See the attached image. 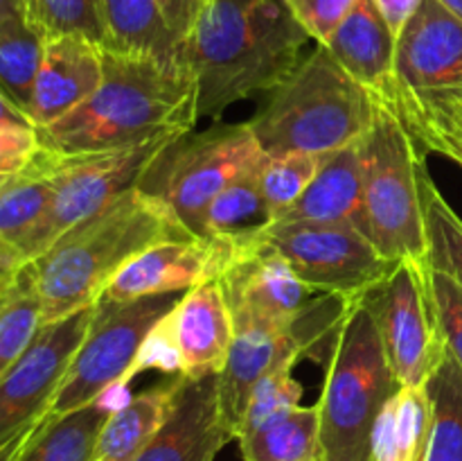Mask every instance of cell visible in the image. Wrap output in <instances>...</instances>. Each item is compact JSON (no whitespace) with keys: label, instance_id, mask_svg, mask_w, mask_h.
Listing matches in <instances>:
<instances>
[{"label":"cell","instance_id":"cell-1","mask_svg":"<svg viewBox=\"0 0 462 461\" xmlns=\"http://www.w3.org/2000/svg\"><path fill=\"white\" fill-rule=\"evenodd\" d=\"M104 80L84 104L39 131L41 145L61 156L122 152L167 143L199 120V90L185 63L102 48Z\"/></svg>","mask_w":462,"mask_h":461},{"label":"cell","instance_id":"cell-2","mask_svg":"<svg viewBox=\"0 0 462 461\" xmlns=\"http://www.w3.org/2000/svg\"><path fill=\"white\" fill-rule=\"evenodd\" d=\"M311 36L284 0H208L183 41L199 90V118H221L266 93L298 66Z\"/></svg>","mask_w":462,"mask_h":461},{"label":"cell","instance_id":"cell-3","mask_svg":"<svg viewBox=\"0 0 462 461\" xmlns=\"http://www.w3.org/2000/svg\"><path fill=\"white\" fill-rule=\"evenodd\" d=\"M189 233L161 202L131 188L25 262L43 325L95 306L117 271L165 240Z\"/></svg>","mask_w":462,"mask_h":461},{"label":"cell","instance_id":"cell-4","mask_svg":"<svg viewBox=\"0 0 462 461\" xmlns=\"http://www.w3.org/2000/svg\"><path fill=\"white\" fill-rule=\"evenodd\" d=\"M377 99L352 80L323 43L271 90L248 120L264 154L314 156L359 143L368 134Z\"/></svg>","mask_w":462,"mask_h":461},{"label":"cell","instance_id":"cell-5","mask_svg":"<svg viewBox=\"0 0 462 461\" xmlns=\"http://www.w3.org/2000/svg\"><path fill=\"white\" fill-rule=\"evenodd\" d=\"M382 337L361 298H352L328 360L320 414V459L370 461V437L383 405L400 391Z\"/></svg>","mask_w":462,"mask_h":461},{"label":"cell","instance_id":"cell-6","mask_svg":"<svg viewBox=\"0 0 462 461\" xmlns=\"http://www.w3.org/2000/svg\"><path fill=\"white\" fill-rule=\"evenodd\" d=\"M368 238L386 260L427 262L420 167L424 154L404 122L377 102L374 120L361 138Z\"/></svg>","mask_w":462,"mask_h":461},{"label":"cell","instance_id":"cell-7","mask_svg":"<svg viewBox=\"0 0 462 461\" xmlns=\"http://www.w3.org/2000/svg\"><path fill=\"white\" fill-rule=\"evenodd\" d=\"M262 156L248 120L192 129L156 154L135 188L161 202L189 233L203 235L212 199Z\"/></svg>","mask_w":462,"mask_h":461},{"label":"cell","instance_id":"cell-8","mask_svg":"<svg viewBox=\"0 0 462 461\" xmlns=\"http://www.w3.org/2000/svg\"><path fill=\"white\" fill-rule=\"evenodd\" d=\"M185 292L153 294L134 301L95 303V315L72 355L50 414L61 416L90 405L134 378V366L158 324Z\"/></svg>","mask_w":462,"mask_h":461},{"label":"cell","instance_id":"cell-9","mask_svg":"<svg viewBox=\"0 0 462 461\" xmlns=\"http://www.w3.org/2000/svg\"><path fill=\"white\" fill-rule=\"evenodd\" d=\"M359 298L377 325L397 382L427 387L447 355L427 262L400 260Z\"/></svg>","mask_w":462,"mask_h":461},{"label":"cell","instance_id":"cell-10","mask_svg":"<svg viewBox=\"0 0 462 461\" xmlns=\"http://www.w3.org/2000/svg\"><path fill=\"white\" fill-rule=\"evenodd\" d=\"M458 102H462V21L438 0H422L397 34L393 113L411 127Z\"/></svg>","mask_w":462,"mask_h":461},{"label":"cell","instance_id":"cell-11","mask_svg":"<svg viewBox=\"0 0 462 461\" xmlns=\"http://www.w3.org/2000/svg\"><path fill=\"white\" fill-rule=\"evenodd\" d=\"M260 240L273 247L314 292L341 298L361 296L397 265L352 224L278 220L260 230Z\"/></svg>","mask_w":462,"mask_h":461},{"label":"cell","instance_id":"cell-12","mask_svg":"<svg viewBox=\"0 0 462 461\" xmlns=\"http://www.w3.org/2000/svg\"><path fill=\"white\" fill-rule=\"evenodd\" d=\"M170 143V140H167ZM167 143L84 156L54 154V193L43 220L18 247V265L48 251L61 235L93 217L126 190L135 188L143 172Z\"/></svg>","mask_w":462,"mask_h":461},{"label":"cell","instance_id":"cell-13","mask_svg":"<svg viewBox=\"0 0 462 461\" xmlns=\"http://www.w3.org/2000/svg\"><path fill=\"white\" fill-rule=\"evenodd\" d=\"M323 316L307 306L293 324L235 321V339L219 373L221 416L230 437L237 438L244 411L255 384L271 371L293 366L311 346L328 337Z\"/></svg>","mask_w":462,"mask_h":461},{"label":"cell","instance_id":"cell-14","mask_svg":"<svg viewBox=\"0 0 462 461\" xmlns=\"http://www.w3.org/2000/svg\"><path fill=\"white\" fill-rule=\"evenodd\" d=\"M93 315L90 306L43 325L25 355L0 378V443L50 414Z\"/></svg>","mask_w":462,"mask_h":461},{"label":"cell","instance_id":"cell-15","mask_svg":"<svg viewBox=\"0 0 462 461\" xmlns=\"http://www.w3.org/2000/svg\"><path fill=\"white\" fill-rule=\"evenodd\" d=\"M242 238H188L153 244L122 267L104 289L106 301H134L153 294L188 292L199 285L215 283L239 251Z\"/></svg>","mask_w":462,"mask_h":461},{"label":"cell","instance_id":"cell-16","mask_svg":"<svg viewBox=\"0 0 462 461\" xmlns=\"http://www.w3.org/2000/svg\"><path fill=\"white\" fill-rule=\"evenodd\" d=\"M219 285L233 321L293 324L316 294L273 247L262 242L260 233L242 238L237 256Z\"/></svg>","mask_w":462,"mask_h":461},{"label":"cell","instance_id":"cell-17","mask_svg":"<svg viewBox=\"0 0 462 461\" xmlns=\"http://www.w3.org/2000/svg\"><path fill=\"white\" fill-rule=\"evenodd\" d=\"M233 441L221 416L219 373L180 380L174 407L135 461H215Z\"/></svg>","mask_w":462,"mask_h":461},{"label":"cell","instance_id":"cell-18","mask_svg":"<svg viewBox=\"0 0 462 461\" xmlns=\"http://www.w3.org/2000/svg\"><path fill=\"white\" fill-rule=\"evenodd\" d=\"M102 80V45L77 34L48 39L27 108L32 125L43 129L66 118L99 89Z\"/></svg>","mask_w":462,"mask_h":461},{"label":"cell","instance_id":"cell-19","mask_svg":"<svg viewBox=\"0 0 462 461\" xmlns=\"http://www.w3.org/2000/svg\"><path fill=\"white\" fill-rule=\"evenodd\" d=\"M323 45L352 80L373 93L377 102L393 108L397 34L383 18L377 0H356Z\"/></svg>","mask_w":462,"mask_h":461},{"label":"cell","instance_id":"cell-20","mask_svg":"<svg viewBox=\"0 0 462 461\" xmlns=\"http://www.w3.org/2000/svg\"><path fill=\"white\" fill-rule=\"evenodd\" d=\"M174 333L180 373L199 378L221 373L235 339V321L219 280L188 289L167 315Z\"/></svg>","mask_w":462,"mask_h":461},{"label":"cell","instance_id":"cell-21","mask_svg":"<svg viewBox=\"0 0 462 461\" xmlns=\"http://www.w3.org/2000/svg\"><path fill=\"white\" fill-rule=\"evenodd\" d=\"M280 220L352 224L361 233L368 235L364 202V147H361V140L323 154L311 183L307 185L300 199Z\"/></svg>","mask_w":462,"mask_h":461},{"label":"cell","instance_id":"cell-22","mask_svg":"<svg viewBox=\"0 0 462 461\" xmlns=\"http://www.w3.org/2000/svg\"><path fill=\"white\" fill-rule=\"evenodd\" d=\"M183 373H167L162 382L117 405L99 429L93 461H135L170 419Z\"/></svg>","mask_w":462,"mask_h":461},{"label":"cell","instance_id":"cell-23","mask_svg":"<svg viewBox=\"0 0 462 461\" xmlns=\"http://www.w3.org/2000/svg\"><path fill=\"white\" fill-rule=\"evenodd\" d=\"M106 45L113 52L185 63L183 41L165 21L158 0H99Z\"/></svg>","mask_w":462,"mask_h":461},{"label":"cell","instance_id":"cell-24","mask_svg":"<svg viewBox=\"0 0 462 461\" xmlns=\"http://www.w3.org/2000/svg\"><path fill=\"white\" fill-rule=\"evenodd\" d=\"M433 405L427 387H400L370 437V461H427Z\"/></svg>","mask_w":462,"mask_h":461},{"label":"cell","instance_id":"cell-25","mask_svg":"<svg viewBox=\"0 0 462 461\" xmlns=\"http://www.w3.org/2000/svg\"><path fill=\"white\" fill-rule=\"evenodd\" d=\"M52 193L54 154L45 147H41L25 170L7 176L0 185V247L12 253L14 260L18 247L43 220Z\"/></svg>","mask_w":462,"mask_h":461},{"label":"cell","instance_id":"cell-26","mask_svg":"<svg viewBox=\"0 0 462 461\" xmlns=\"http://www.w3.org/2000/svg\"><path fill=\"white\" fill-rule=\"evenodd\" d=\"M113 409L106 393L68 414H48L18 461H93L99 429Z\"/></svg>","mask_w":462,"mask_h":461},{"label":"cell","instance_id":"cell-27","mask_svg":"<svg viewBox=\"0 0 462 461\" xmlns=\"http://www.w3.org/2000/svg\"><path fill=\"white\" fill-rule=\"evenodd\" d=\"M237 441L244 461H320L319 405L296 407Z\"/></svg>","mask_w":462,"mask_h":461},{"label":"cell","instance_id":"cell-28","mask_svg":"<svg viewBox=\"0 0 462 461\" xmlns=\"http://www.w3.org/2000/svg\"><path fill=\"white\" fill-rule=\"evenodd\" d=\"M262 161L264 156L212 199L203 220V238H246L273 221L260 185Z\"/></svg>","mask_w":462,"mask_h":461},{"label":"cell","instance_id":"cell-29","mask_svg":"<svg viewBox=\"0 0 462 461\" xmlns=\"http://www.w3.org/2000/svg\"><path fill=\"white\" fill-rule=\"evenodd\" d=\"M433 405L427 461H462V369L449 351L427 382Z\"/></svg>","mask_w":462,"mask_h":461},{"label":"cell","instance_id":"cell-30","mask_svg":"<svg viewBox=\"0 0 462 461\" xmlns=\"http://www.w3.org/2000/svg\"><path fill=\"white\" fill-rule=\"evenodd\" d=\"M43 45L45 39L27 18L0 23V90L25 116L43 59Z\"/></svg>","mask_w":462,"mask_h":461},{"label":"cell","instance_id":"cell-31","mask_svg":"<svg viewBox=\"0 0 462 461\" xmlns=\"http://www.w3.org/2000/svg\"><path fill=\"white\" fill-rule=\"evenodd\" d=\"M420 199L424 212L427 265L454 278L462 287V220L429 176L427 163L420 167Z\"/></svg>","mask_w":462,"mask_h":461},{"label":"cell","instance_id":"cell-32","mask_svg":"<svg viewBox=\"0 0 462 461\" xmlns=\"http://www.w3.org/2000/svg\"><path fill=\"white\" fill-rule=\"evenodd\" d=\"M41 328V301L32 285L30 271L21 265L0 307V378L25 355Z\"/></svg>","mask_w":462,"mask_h":461},{"label":"cell","instance_id":"cell-33","mask_svg":"<svg viewBox=\"0 0 462 461\" xmlns=\"http://www.w3.org/2000/svg\"><path fill=\"white\" fill-rule=\"evenodd\" d=\"M320 156L305 152L264 154L260 170V185L271 220H280L300 199L316 176Z\"/></svg>","mask_w":462,"mask_h":461},{"label":"cell","instance_id":"cell-34","mask_svg":"<svg viewBox=\"0 0 462 461\" xmlns=\"http://www.w3.org/2000/svg\"><path fill=\"white\" fill-rule=\"evenodd\" d=\"M27 21L41 32L45 41L54 36L77 34L106 45L99 0H32Z\"/></svg>","mask_w":462,"mask_h":461},{"label":"cell","instance_id":"cell-35","mask_svg":"<svg viewBox=\"0 0 462 461\" xmlns=\"http://www.w3.org/2000/svg\"><path fill=\"white\" fill-rule=\"evenodd\" d=\"M293 366H282V369L271 371L269 375L255 384L248 398L246 411H244L242 429L239 437L255 432L262 425L289 414L291 409L300 407L302 400V384L291 375Z\"/></svg>","mask_w":462,"mask_h":461},{"label":"cell","instance_id":"cell-36","mask_svg":"<svg viewBox=\"0 0 462 461\" xmlns=\"http://www.w3.org/2000/svg\"><path fill=\"white\" fill-rule=\"evenodd\" d=\"M429 278H431L433 303H436L447 351L462 369V287L454 278L431 267H429Z\"/></svg>","mask_w":462,"mask_h":461},{"label":"cell","instance_id":"cell-37","mask_svg":"<svg viewBox=\"0 0 462 461\" xmlns=\"http://www.w3.org/2000/svg\"><path fill=\"white\" fill-rule=\"evenodd\" d=\"M311 41L325 43L356 0H284Z\"/></svg>","mask_w":462,"mask_h":461},{"label":"cell","instance_id":"cell-38","mask_svg":"<svg viewBox=\"0 0 462 461\" xmlns=\"http://www.w3.org/2000/svg\"><path fill=\"white\" fill-rule=\"evenodd\" d=\"M41 147L43 145L34 127H0V176L25 170Z\"/></svg>","mask_w":462,"mask_h":461},{"label":"cell","instance_id":"cell-39","mask_svg":"<svg viewBox=\"0 0 462 461\" xmlns=\"http://www.w3.org/2000/svg\"><path fill=\"white\" fill-rule=\"evenodd\" d=\"M158 3H161L162 14H165L167 25L174 30V34L180 41H185V36L192 32L199 16L206 9L208 0H158Z\"/></svg>","mask_w":462,"mask_h":461},{"label":"cell","instance_id":"cell-40","mask_svg":"<svg viewBox=\"0 0 462 461\" xmlns=\"http://www.w3.org/2000/svg\"><path fill=\"white\" fill-rule=\"evenodd\" d=\"M411 138L415 140L420 152H438L442 156H447L449 161H454L456 165L462 167V143L454 136L445 134V131L438 129H422L411 134Z\"/></svg>","mask_w":462,"mask_h":461},{"label":"cell","instance_id":"cell-41","mask_svg":"<svg viewBox=\"0 0 462 461\" xmlns=\"http://www.w3.org/2000/svg\"><path fill=\"white\" fill-rule=\"evenodd\" d=\"M406 129H409V134H415V131H422V129H438L454 136V138H458L462 143V102L445 108V111L436 113V116L427 118V120L415 122V125L406 127Z\"/></svg>","mask_w":462,"mask_h":461},{"label":"cell","instance_id":"cell-42","mask_svg":"<svg viewBox=\"0 0 462 461\" xmlns=\"http://www.w3.org/2000/svg\"><path fill=\"white\" fill-rule=\"evenodd\" d=\"M379 9H382L383 18L388 21V25L393 27L395 34H400L402 27L406 25L411 16L415 14V9L422 5V0H377Z\"/></svg>","mask_w":462,"mask_h":461},{"label":"cell","instance_id":"cell-43","mask_svg":"<svg viewBox=\"0 0 462 461\" xmlns=\"http://www.w3.org/2000/svg\"><path fill=\"white\" fill-rule=\"evenodd\" d=\"M45 416H48V414H45ZM45 416H43V419L34 420V423L25 425L21 432H16L14 437H9L7 441L0 443V461H18V459H21L23 450H25L27 443H30V438L36 434V429L41 428V423L45 420Z\"/></svg>","mask_w":462,"mask_h":461},{"label":"cell","instance_id":"cell-44","mask_svg":"<svg viewBox=\"0 0 462 461\" xmlns=\"http://www.w3.org/2000/svg\"><path fill=\"white\" fill-rule=\"evenodd\" d=\"M0 127H34L30 118L0 90ZM36 129V127H34Z\"/></svg>","mask_w":462,"mask_h":461},{"label":"cell","instance_id":"cell-45","mask_svg":"<svg viewBox=\"0 0 462 461\" xmlns=\"http://www.w3.org/2000/svg\"><path fill=\"white\" fill-rule=\"evenodd\" d=\"M16 271H18V262L14 260L12 253L5 251V249L0 247V296L12 287Z\"/></svg>","mask_w":462,"mask_h":461},{"label":"cell","instance_id":"cell-46","mask_svg":"<svg viewBox=\"0 0 462 461\" xmlns=\"http://www.w3.org/2000/svg\"><path fill=\"white\" fill-rule=\"evenodd\" d=\"M14 18H27L25 0H0V23L14 21Z\"/></svg>","mask_w":462,"mask_h":461},{"label":"cell","instance_id":"cell-47","mask_svg":"<svg viewBox=\"0 0 462 461\" xmlns=\"http://www.w3.org/2000/svg\"><path fill=\"white\" fill-rule=\"evenodd\" d=\"M438 3H440L447 12L454 14L458 21H462V0H438Z\"/></svg>","mask_w":462,"mask_h":461},{"label":"cell","instance_id":"cell-48","mask_svg":"<svg viewBox=\"0 0 462 461\" xmlns=\"http://www.w3.org/2000/svg\"><path fill=\"white\" fill-rule=\"evenodd\" d=\"M7 292H9V289H7ZM7 292H5L3 296H0V307H3V303H5V296H7Z\"/></svg>","mask_w":462,"mask_h":461},{"label":"cell","instance_id":"cell-49","mask_svg":"<svg viewBox=\"0 0 462 461\" xmlns=\"http://www.w3.org/2000/svg\"><path fill=\"white\" fill-rule=\"evenodd\" d=\"M30 3H32V0H25V12L30 9Z\"/></svg>","mask_w":462,"mask_h":461},{"label":"cell","instance_id":"cell-50","mask_svg":"<svg viewBox=\"0 0 462 461\" xmlns=\"http://www.w3.org/2000/svg\"><path fill=\"white\" fill-rule=\"evenodd\" d=\"M5 179H7V176H0V185H3V181H5Z\"/></svg>","mask_w":462,"mask_h":461},{"label":"cell","instance_id":"cell-51","mask_svg":"<svg viewBox=\"0 0 462 461\" xmlns=\"http://www.w3.org/2000/svg\"><path fill=\"white\" fill-rule=\"evenodd\" d=\"M320 461H323V459H320Z\"/></svg>","mask_w":462,"mask_h":461}]
</instances>
